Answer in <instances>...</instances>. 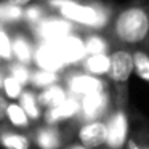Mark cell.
I'll return each instance as SVG.
<instances>
[{
	"mask_svg": "<svg viewBox=\"0 0 149 149\" xmlns=\"http://www.w3.org/2000/svg\"><path fill=\"white\" fill-rule=\"evenodd\" d=\"M13 58V43H11V37L8 32L0 27V59L3 61H10Z\"/></svg>",
	"mask_w": 149,
	"mask_h": 149,
	"instance_id": "25",
	"label": "cell"
},
{
	"mask_svg": "<svg viewBox=\"0 0 149 149\" xmlns=\"http://www.w3.org/2000/svg\"><path fill=\"white\" fill-rule=\"evenodd\" d=\"M11 43H13V55L16 58V61L23 66H27L34 59V52H32V47H31L29 40L23 34H18L11 40Z\"/></svg>",
	"mask_w": 149,
	"mask_h": 149,
	"instance_id": "17",
	"label": "cell"
},
{
	"mask_svg": "<svg viewBox=\"0 0 149 149\" xmlns=\"http://www.w3.org/2000/svg\"><path fill=\"white\" fill-rule=\"evenodd\" d=\"M5 2H8V3L15 5V7H19V8H23L24 5L31 3V2H32V0H5Z\"/></svg>",
	"mask_w": 149,
	"mask_h": 149,
	"instance_id": "30",
	"label": "cell"
},
{
	"mask_svg": "<svg viewBox=\"0 0 149 149\" xmlns=\"http://www.w3.org/2000/svg\"><path fill=\"white\" fill-rule=\"evenodd\" d=\"M79 112H80V98L69 95L64 103H61L59 106L53 107V109H47L45 122L53 127V123L64 122V120H71V119H77Z\"/></svg>",
	"mask_w": 149,
	"mask_h": 149,
	"instance_id": "12",
	"label": "cell"
},
{
	"mask_svg": "<svg viewBox=\"0 0 149 149\" xmlns=\"http://www.w3.org/2000/svg\"><path fill=\"white\" fill-rule=\"evenodd\" d=\"M79 144L88 149H103L107 139L106 120H93V122L80 123L77 130Z\"/></svg>",
	"mask_w": 149,
	"mask_h": 149,
	"instance_id": "7",
	"label": "cell"
},
{
	"mask_svg": "<svg viewBox=\"0 0 149 149\" xmlns=\"http://www.w3.org/2000/svg\"><path fill=\"white\" fill-rule=\"evenodd\" d=\"M7 107H8V100L0 91V123L7 119Z\"/></svg>",
	"mask_w": 149,
	"mask_h": 149,
	"instance_id": "28",
	"label": "cell"
},
{
	"mask_svg": "<svg viewBox=\"0 0 149 149\" xmlns=\"http://www.w3.org/2000/svg\"><path fill=\"white\" fill-rule=\"evenodd\" d=\"M2 90H3V95L7 100L15 101V100H19V96L23 95V85L18 84L8 74V75H3V87H2Z\"/></svg>",
	"mask_w": 149,
	"mask_h": 149,
	"instance_id": "24",
	"label": "cell"
},
{
	"mask_svg": "<svg viewBox=\"0 0 149 149\" xmlns=\"http://www.w3.org/2000/svg\"><path fill=\"white\" fill-rule=\"evenodd\" d=\"M84 45H85V52L87 56L90 55H104V53H109L112 50L109 40L104 34L100 32H88L84 37Z\"/></svg>",
	"mask_w": 149,
	"mask_h": 149,
	"instance_id": "16",
	"label": "cell"
},
{
	"mask_svg": "<svg viewBox=\"0 0 149 149\" xmlns=\"http://www.w3.org/2000/svg\"><path fill=\"white\" fill-rule=\"evenodd\" d=\"M24 19H26L27 23L34 24V26L40 24L43 19H45L43 7L42 5H31V7H27L26 10H24Z\"/></svg>",
	"mask_w": 149,
	"mask_h": 149,
	"instance_id": "26",
	"label": "cell"
},
{
	"mask_svg": "<svg viewBox=\"0 0 149 149\" xmlns=\"http://www.w3.org/2000/svg\"><path fill=\"white\" fill-rule=\"evenodd\" d=\"M58 82H59V75L56 74V72L39 69V71H36L32 75H31V84H32L36 88H40V90L48 88V87H52V85H56Z\"/></svg>",
	"mask_w": 149,
	"mask_h": 149,
	"instance_id": "22",
	"label": "cell"
},
{
	"mask_svg": "<svg viewBox=\"0 0 149 149\" xmlns=\"http://www.w3.org/2000/svg\"><path fill=\"white\" fill-rule=\"evenodd\" d=\"M107 139L103 149H125L130 130L128 107L114 106L111 114L106 117Z\"/></svg>",
	"mask_w": 149,
	"mask_h": 149,
	"instance_id": "4",
	"label": "cell"
},
{
	"mask_svg": "<svg viewBox=\"0 0 149 149\" xmlns=\"http://www.w3.org/2000/svg\"><path fill=\"white\" fill-rule=\"evenodd\" d=\"M64 149H88V148H85V146L79 144V143H72V144H69L68 148H64Z\"/></svg>",
	"mask_w": 149,
	"mask_h": 149,
	"instance_id": "31",
	"label": "cell"
},
{
	"mask_svg": "<svg viewBox=\"0 0 149 149\" xmlns=\"http://www.w3.org/2000/svg\"><path fill=\"white\" fill-rule=\"evenodd\" d=\"M68 96H69L68 90L64 87H61L59 84H56V85H52L48 88L40 90V93L37 95V100H39V104L42 107L53 109V107L59 106L61 103H64Z\"/></svg>",
	"mask_w": 149,
	"mask_h": 149,
	"instance_id": "14",
	"label": "cell"
},
{
	"mask_svg": "<svg viewBox=\"0 0 149 149\" xmlns=\"http://www.w3.org/2000/svg\"><path fill=\"white\" fill-rule=\"evenodd\" d=\"M19 106L24 109L29 120H39L42 117V106L39 104L37 95L34 91L31 90L23 91V95L19 96Z\"/></svg>",
	"mask_w": 149,
	"mask_h": 149,
	"instance_id": "19",
	"label": "cell"
},
{
	"mask_svg": "<svg viewBox=\"0 0 149 149\" xmlns=\"http://www.w3.org/2000/svg\"><path fill=\"white\" fill-rule=\"evenodd\" d=\"M66 87H68L69 95L77 96V98L109 90L107 80H104L101 77L90 75L84 71H71L69 72L68 77H66Z\"/></svg>",
	"mask_w": 149,
	"mask_h": 149,
	"instance_id": "6",
	"label": "cell"
},
{
	"mask_svg": "<svg viewBox=\"0 0 149 149\" xmlns=\"http://www.w3.org/2000/svg\"><path fill=\"white\" fill-rule=\"evenodd\" d=\"M133 74V50L112 48L109 52L107 84L114 98V104L128 107V82Z\"/></svg>",
	"mask_w": 149,
	"mask_h": 149,
	"instance_id": "3",
	"label": "cell"
},
{
	"mask_svg": "<svg viewBox=\"0 0 149 149\" xmlns=\"http://www.w3.org/2000/svg\"><path fill=\"white\" fill-rule=\"evenodd\" d=\"M7 119L10 120V123L16 128H27L29 127V117L26 116L24 109L19 106V103H8L7 107Z\"/></svg>",
	"mask_w": 149,
	"mask_h": 149,
	"instance_id": "21",
	"label": "cell"
},
{
	"mask_svg": "<svg viewBox=\"0 0 149 149\" xmlns=\"http://www.w3.org/2000/svg\"><path fill=\"white\" fill-rule=\"evenodd\" d=\"M0 146L3 149H31V139L21 133L2 130L0 132Z\"/></svg>",
	"mask_w": 149,
	"mask_h": 149,
	"instance_id": "18",
	"label": "cell"
},
{
	"mask_svg": "<svg viewBox=\"0 0 149 149\" xmlns=\"http://www.w3.org/2000/svg\"><path fill=\"white\" fill-rule=\"evenodd\" d=\"M103 34L112 48L149 53V0H130L116 10L112 21Z\"/></svg>",
	"mask_w": 149,
	"mask_h": 149,
	"instance_id": "1",
	"label": "cell"
},
{
	"mask_svg": "<svg viewBox=\"0 0 149 149\" xmlns=\"http://www.w3.org/2000/svg\"><path fill=\"white\" fill-rule=\"evenodd\" d=\"M37 36L40 37L42 43H56L59 40L71 36L74 31V24L59 18H45L40 24L36 26Z\"/></svg>",
	"mask_w": 149,
	"mask_h": 149,
	"instance_id": "8",
	"label": "cell"
},
{
	"mask_svg": "<svg viewBox=\"0 0 149 149\" xmlns=\"http://www.w3.org/2000/svg\"><path fill=\"white\" fill-rule=\"evenodd\" d=\"M34 61L42 71H50L56 74L66 68L64 59L59 55L55 43H40L34 53Z\"/></svg>",
	"mask_w": 149,
	"mask_h": 149,
	"instance_id": "10",
	"label": "cell"
},
{
	"mask_svg": "<svg viewBox=\"0 0 149 149\" xmlns=\"http://www.w3.org/2000/svg\"><path fill=\"white\" fill-rule=\"evenodd\" d=\"M36 144L39 149H61L63 148V135L58 128L48 125L42 127L36 132Z\"/></svg>",
	"mask_w": 149,
	"mask_h": 149,
	"instance_id": "13",
	"label": "cell"
},
{
	"mask_svg": "<svg viewBox=\"0 0 149 149\" xmlns=\"http://www.w3.org/2000/svg\"><path fill=\"white\" fill-rule=\"evenodd\" d=\"M2 87H3V74L0 72V91H2Z\"/></svg>",
	"mask_w": 149,
	"mask_h": 149,
	"instance_id": "32",
	"label": "cell"
},
{
	"mask_svg": "<svg viewBox=\"0 0 149 149\" xmlns=\"http://www.w3.org/2000/svg\"><path fill=\"white\" fill-rule=\"evenodd\" d=\"M24 16V10L19 7L8 3V2H0V21L5 23H15L19 21Z\"/></svg>",
	"mask_w": 149,
	"mask_h": 149,
	"instance_id": "23",
	"label": "cell"
},
{
	"mask_svg": "<svg viewBox=\"0 0 149 149\" xmlns=\"http://www.w3.org/2000/svg\"><path fill=\"white\" fill-rule=\"evenodd\" d=\"M125 149H149V119L139 111L130 116V130Z\"/></svg>",
	"mask_w": 149,
	"mask_h": 149,
	"instance_id": "9",
	"label": "cell"
},
{
	"mask_svg": "<svg viewBox=\"0 0 149 149\" xmlns=\"http://www.w3.org/2000/svg\"><path fill=\"white\" fill-rule=\"evenodd\" d=\"M10 75L21 85H27L31 84V72L27 69V66H23V64H13L10 68Z\"/></svg>",
	"mask_w": 149,
	"mask_h": 149,
	"instance_id": "27",
	"label": "cell"
},
{
	"mask_svg": "<svg viewBox=\"0 0 149 149\" xmlns=\"http://www.w3.org/2000/svg\"><path fill=\"white\" fill-rule=\"evenodd\" d=\"M58 13L63 19L90 29V32H104L112 21L116 10L101 0H72Z\"/></svg>",
	"mask_w": 149,
	"mask_h": 149,
	"instance_id": "2",
	"label": "cell"
},
{
	"mask_svg": "<svg viewBox=\"0 0 149 149\" xmlns=\"http://www.w3.org/2000/svg\"><path fill=\"white\" fill-rule=\"evenodd\" d=\"M72 0H47V5H48L50 8H55V10H61V8L68 7L69 3H71Z\"/></svg>",
	"mask_w": 149,
	"mask_h": 149,
	"instance_id": "29",
	"label": "cell"
},
{
	"mask_svg": "<svg viewBox=\"0 0 149 149\" xmlns=\"http://www.w3.org/2000/svg\"><path fill=\"white\" fill-rule=\"evenodd\" d=\"M133 72L141 80L149 84V53L143 50H133Z\"/></svg>",
	"mask_w": 149,
	"mask_h": 149,
	"instance_id": "20",
	"label": "cell"
},
{
	"mask_svg": "<svg viewBox=\"0 0 149 149\" xmlns=\"http://www.w3.org/2000/svg\"><path fill=\"white\" fill-rule=\"evenodd\" d=\"M58 48L59 55L63 56L66 66H72V64H79L87 58V52H85V45H84V39L75 34H71L66 39L59 40L55 43Z\"/></svg>",
	"mask_w": 149,
	"mask_h": 149,
	"instance_id": "11",
	"label": "cell"
},
{
	"mask_svg": "<svg viewBox=\"0 0 149 149\" xmlns=\"http://www.w3.org/2000/svg\"><path fill=\"white\" fill-rule=\"evenodd\" d=\"M80 64H82V71L84 72L103 79L104 75H107V71H109V53H104V55H90Z\"/></svg>",
	"mask_w": 149,
	"mask_h": 149,
	"instance_id": "15",
	"label": "cell"
},
{
	"mask_svg": "<svg viewBox=\"0 0 149 149\" xmlns=\"http://www.w3.org/2000/svg\"><path fill=\"white\" fill-rule=\"evenodd\" d=\"M114 98L111 90L93 93L80 98V112L77 119L82 123L93 122V120H106V117L114 109Z\"/></svg>",
	"mask_w": 149,
	"mask_h": 149,
	"instance_id": "5",
	"label": "cell"
}]
</instances>
